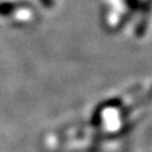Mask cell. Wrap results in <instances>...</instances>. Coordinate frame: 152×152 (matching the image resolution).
I'll return each mask as SVG.
<instances>
[{"mask_svg":"<svg viewBox=\"0 0 152 152\" xmlns=\"http://www.w3.org/2000/svg\"><path fill=\"white\" fill-rule=\"evenodd\" d=\"M39 1L47 8H51L53 5V0H39Z\"/></svg>","mask_w":152,"mask_h":152,"instance_id":"1","label":"cell"}]
</instances>
